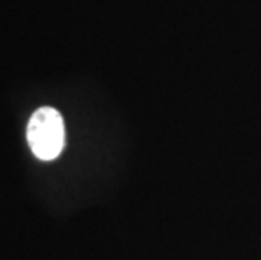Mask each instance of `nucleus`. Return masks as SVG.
Segmentation results:
<instances>
[{
  "label": "nucleus",
  "mask_w": 261,
  "mask_h": 260,
  "mask_svg": "<svg viewBox=\"0 0 261 260\" xmlns=\"http://www.w3.org/2000/svg\"><path fill=\"white\" fill-rule=\"evenodd\" d=\"M64 120L56 108H37L27 124V144L41 160H54L64 149Z\"/></svg>",
  "instance_id": "obj_1"
}]
</instances>
